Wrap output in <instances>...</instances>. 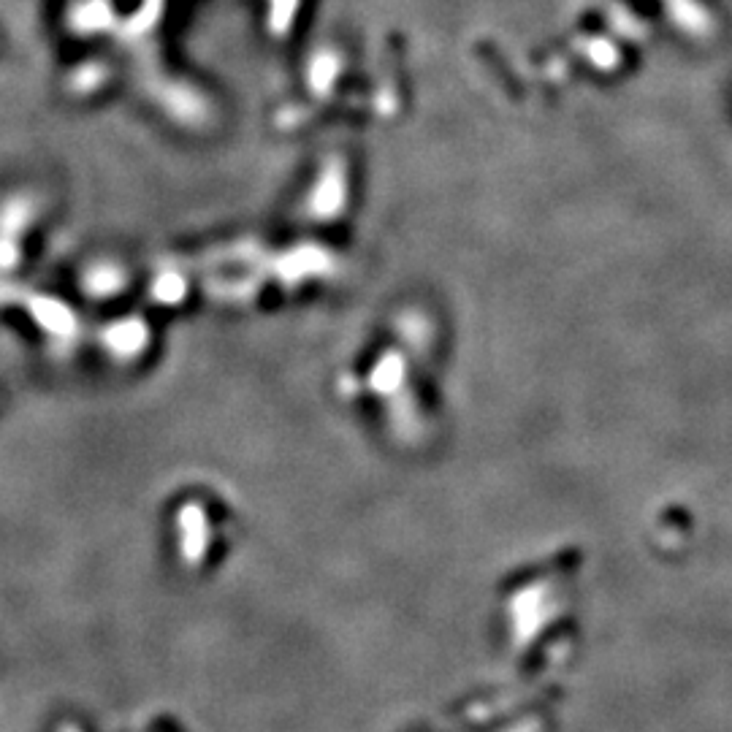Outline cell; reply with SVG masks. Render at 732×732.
<instances>
[{
	"label": "cell",
	"mask_w": 732,
	"mask_h": 732,
	"mask_svg": "<svg viewBox=\"0 0 732 732\" xmlns=\"http://www.w3.org/2000/svg\"><path fill=\"white\" fill-rule=\"evenodd\" d=\"M60 732H82L79 727H74V724H66V727H60Z\"/></svg>",
	"instance_id": "4"
},
{
	"label": "cell",
	"mask_w": 732,
	"mask_h": 732,
	"mask_svg": "<svg viewBox=\"0 0 732 732\" xmlns=\"http://www.w3.org/2000/svg\"><path fill=\"white\" fill-rule=\"evenodd\" d=\"M33 315L36 320L44 326L47 331L57 334V337H71L76 331V323L71 318V312L63 310V307H57L55 301H33Z\"/></svg>",
	"instance_id": "3"
},
{
	"label": "cell",
	"mask_w": 732,
	"mask_h": 732,
	"mask_svg": "<svg viewBox=\"0 0 732 732\" xmlns=\"http://www.w3.org/2000/svg\"><path fill=\"white\" fill-rule=\"evenodd\" d=\"M179 554H182V562L188 564L190 570H196L198 564L204 562V554L209 548V521L204 507L196 505V502H188V505L179 510Z\"/></svg>",
	"instance_id": "1"
},
{
	"label": "cell",
	"mask_w": 732,
	"mask_h": 732,
	"mask_svg": "<svg viewBox=\"0 0 732 732\" xmlns=\"http://www.w3.org/2000/svg\"><path fill=\"white\" fill-rule=\"evenodd\" d=\"M106 345L112 350L114 356L120 358H133L139 356L144 345H147V329L141 326L139 320L133 323H120L114 326L112 331H106Z\"/></svg>",
	"instance_id": "2"
}]
</instances>
